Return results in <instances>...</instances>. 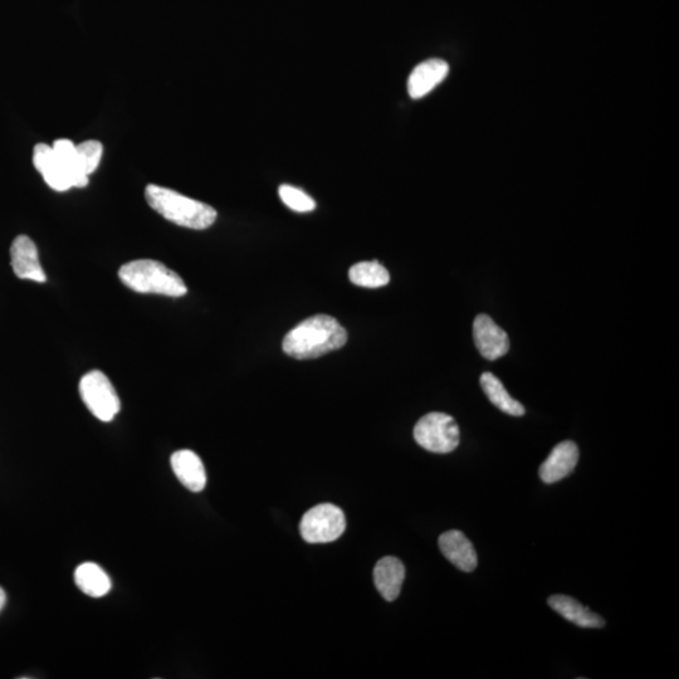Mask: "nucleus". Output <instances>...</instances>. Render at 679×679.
Returning <instances> with one entry per match:
<instances>
[{"label": "nucleus", "mask_w": 679, "mask_h": 679, "mask_svg": "<svg viewBox=\"0 0 679 679\" xmlns=\"http://www.w3.org/2000/svg\"><path fill=\"white\" fill-rule=\"evenodd\" d=\"M346 341L348 331L339 321L331 316L316 315L288 332L282 349L293 359L309 360L343 348Z\"/></svg>", "instance_id": "obj_1"}, {"label": "nucleus", "mask_w": 679, "mask_h": 679, "mask_svg": "<svg viewBox=\"0 0 679 679\" xmlns=\"http://www.w3.org/2000/svg\"><path fill=\"white\" fill-rule=\"evenodd\" d=\"M145 198L156 213L180 227L203 231L217 221V210L210 205L160 185H148Z\"/></svg>", "instance_id": "obj_2"}, {"label": "nucleus", "mask_w": 679, "mask_h": 679, "mask_svg": "<svg viewBox=\"0 0 679 679\" xmlns=\"http://www.w3.org/2000/svg\"><path fill=\"white\" fill-rule=\"evenodd\" d=\"M119 277L126 287L138 293L182 297L188 292L183 278L158 261L138 260L126 263L120 268Z\"/></svg>", "instance_id": "obj_3"}, {"label": "nucleus", "mask_w": 679, "mask_h": 679, "mask_svg": "<svg viewBox=\"0 0 679 679\" xmlns=\"http://www.w3.org/2000/svg\"><path fill=\"white\" fill-rule=\"evenodd\" d=\"M414 439L426 451L446 454L459 446L461 433L451 415L434 412L419 419L414 428Z\"/></svg>", "instance_id": "obj_4"}, {"label": "nucleus", "mask_w": 679, "mask_h": 679, "mask_svg": "<svg viewBox=\"0 0 679 679\" xmlns=\"http://www.w3.org/2000/svg\"><path fill=\"white\" fill-rule=\"evenodd\" d=\"M346 519L343 510L332 503H322L307 511L300 522L302 539L309 544H327L343 536Z\"/></svg>", "instance_id": "obj_5"}, {"label": "nucleus", "mask_w": 679, "mask_h": 679, "mask_svg": "<svg viewBox=\"0 0 679 679\" xmlns=\"http://www.w3.org/2000/svg\"><path fill=\"white\" fill-rule=\"evenodd\" d=\"M80 394L83 403L101 422H111L120 412L119 395L110 379L100 370H92L83 376Z\"/></svg>", "instance_id": "obj_6"}, {"label": "nucleus", "mask_w": 679, "mask_h": 679, "mask_svg": "<svg viewBox=\"0 0 679 679\" xmlns=\"http://www.w3.org/2000/svg\"><path fill=\"white\" fill-rule=\"evenodd\" d=\"M473 339L478 351L487 360L500 359L510 350L506 331L487 315H478L473 322Z\"/></svg>", "instance_id": "obj_7"}, {"label": "nucleus", "mask_w": 679, "mask_h": 679, "mask_svg": "<svg viewBox=\"0 0 679 679\" xmlns=\"http://www.w3.org/2000/svg\"><path fill=\"white\" fill-rule=\"evenodd\" d=\"M11 265L14 275L21 280L45 283L47 276L39 262L36 243L28 236H18L11 247Z\"/></svg>", "instance_id": "obj_8"}, {"label": "nucleus", "mask_w": 679, "mask_h": 679, "mask_svg": "<svg viewBox=\"0 0 679 679\" xmlns=\"http://www.w3.org/2000/svg\"><path fill=\"white\" fill-rule=\"evenodd\" d=\"M579 461V448L574 442H561L551 451L550 456L541 464L540 478L551 485L564 480L575 470Z\"/></svg>", "instance_id": "obj_9"}, {"label": "nucleus", "mask_w": 679, "mask_h": 679, "mask_svg": "<svg viewBox=\"0 0 679 679\" xmlns=\"http://www.w3.org/2000/svg\"><path fill=\"white\" fill-rule=\"evenodd\" d=\"M33 164L51 189L66 192L73 188L70 175L63 168L52 146L47 144L34 146Z\"/></svg>", "instance_id": "obj_10"}, {"label": "nucleus", "mask_w": 679, "mask_h": 679, "mask_svg": "<svg viewBox=\"0 0 679 679\" xmlns=\"http://www.w3.org/2000/svg\"><path fill=\"white\" fill-rule=\"evenodd\" d=\"M439 549L446 559L464 573H472L477 568L478 558L475 547L461 531L444 532L439 537Z\"/></svg>", "instance_id": "obj_11"}, {"label": "nucleus", "mask_w": 679, "mask_h": 679, "mask_svg": "<svg viewBox=\"0 0 679 679\" xmlns=\"http://www.w3.org/2000/svg\"><path fill=\"white\" fill-rule=\"evenodd\" d=\"M170 463H172L175 476L189 491L202 492L207 486V472L197 453L182 449L173 454Z\"/></svg>", "instance_id": "obj_12"}, {"label": "nucleus", "mask_w": 679, "mask_h": 679, "mask_svg": "<svg viewBox=\"0 0 679 679\" xmlns=\"http://www.w3.org/2000/svg\"><path fill=\"white\" fill-rule=\"evenodd\" d=\"M449 66L446 61L428 60L420 63L414 68L412 75L408 80V92L412 99H422V97L429 94V92L436 89L444 78L447 77Z\"/></svg>", "instance_id": "obj_13"}, {"label": "nucleus", "mask_w": 679, "mask_h": 679, "mask_svg": "<svg viewBox=\"0 0 679 679\" xmlns=\"http://www.w3.org/2000/svg\"><path fill=\"white\" fill-rule=\"evenodd\" d=\"M405 579V568L397 558L387 556L378 561L374 569V583L381 597L394 602L399 597Z\"/></svg>", "instance_id": "obj_14"}, {"label": "nucleus", "mask_w": 679, "mask_h": 679, "mask_svg": "<svg viewBox=\"0 0 679 679\" xmlns=\"http://www.w3.org/2000/svg\"><path fill=\"white\" fill-rule=\"evenodd\" d=\"M550 608L554 609L556 613L560 614L570 623L578 625L581 628H603L605 627V620L597 613L591 612L588 608L580 604L574 598L566 597V595H553L547 600Z\"/></svg>", "instance_id": "obj_15"}, {"label": "nucleus", "mask_w": 679, "mask_h": 679, "mask_svg": "<svg viewBox=\"0 0 679 679\" xmlns=\"http://www.w3.org/2000/svg\"><path fill=\"white\" fill-rule=\"evenodd\" d=\"M76 585L82 593L92 598L105 597L111 590V580L101 566L95 563H85L75 571Z\"/></svg>", "instance_id": "obj_16"}, {"label": "nucleus", "mask_w": 679, "mask_h": 679, "mask_svg": "<svg viewBox=\"0 0 679 679\" xmlns=\"http://www.w3.org/2000/svg\"><path fill=\"white\" fill-rule=\"evenodd\" d=\"M481 387L483 392L490 399V402L495 405L501 412L508 415H514V417H522L525 414L524 405L517 402L516 399L512 398L508 394L505 387L501 383V380L492 373H485L481 376Z\"/></svg>", "instance_id": "obj_17"}, {"label": "nucleus", "mask_w": 679, "mask_h": 679, "mask_svg": "<svg viewBox=\"0 0 679 679\" xmlns=\"http://www.w3.org/2000/svg\"><path fill=\"white\" fill-rule=\"evenodd\" d=\"M349 278L354 285L365 288H380L390 282L387 268L378 261L356 263L350 268Z\"/></svg>", "instance_id": "obj_18"}, {"label": "nucleus", "mask_w": 679, "mask_h": 679, "mask_svg": "<svg viewBox=\"0 0 679 679\" xmlns=\"http://www.w3.org/2000/svg\"><path fill=\"white\" fill-rule=\"evenodd\" d=\"M52 148L55 150L57 158L60 159L63 168L70 175L73 188L86 187L89 184V175L83 173L80 163H78L76 145L71 140L60 139L55 141Z\"/></svg>", "instance_id": "obj_19"}, {"label": "nucleus", "mask_w": 679, "mask_h": 679, "mask_svg": "<svg viewBox=\"0 0 679 679\" xmlns=\"http://www.w3.org/2000/svg\"><path fill=\"white\" fill-rule=\"evenodd\" d=\"M77 159L83 173L90 175L99 168L104 146L97 140H87L76 145Z\"/></svg>", "instance_id": "obj_20"}, {"label": "nucleus", "mask_w": 679, "mask_h": 679, "mask_svg": "<svg viewBox=\"0 0 679 679\" xmlns=\"http://www.w3.org/2000/svg\"><path fill=\"white\" fill-rule=\"evenodd\" d=\"M278 194L286 207L295 210L297 213H309L316 208L315 200L306 194L304 190L292 187V185H281Z\"/></svg>", "instance_id": "obj_21"}, {"label": "nucleus", "mask_w": 679, "mask_h": 679, "mask_svg": "<svg viewBox=\"0 0 679 679\" xmlns=\"http://www.w3.org/2000/svg\"><path fill=\"white\" fill-rule=\"evenodd\" d=\"M7 602V595L4 593V590L0 588V612H2L4 605H6Z\"/></svg>", "instance_id": "obj_22"}]
</instances>
